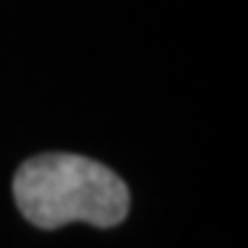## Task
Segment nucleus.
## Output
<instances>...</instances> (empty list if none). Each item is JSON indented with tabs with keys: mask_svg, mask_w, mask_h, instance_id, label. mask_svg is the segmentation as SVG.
Returning a JSON list of instances; mask_svg holds the SVG:
<instances>
[{
	"mask_svg": "<svg viewBox=\"0 0 248 248\" xmlns=\"http://www.w3.org/2000/svg\"><path fill=\"white\" fill-rule=\"evenodd\" d=\"M19 213L39 229L91 222L120 226L129 213V187L116 171L84 155L48 152L23 161L13 177Z\"/></svg>",
	"mask_w": 248,
	"mask_h": 248,
	"instance_id": "1",
	"label": "nucleus"
}]
</instances>
